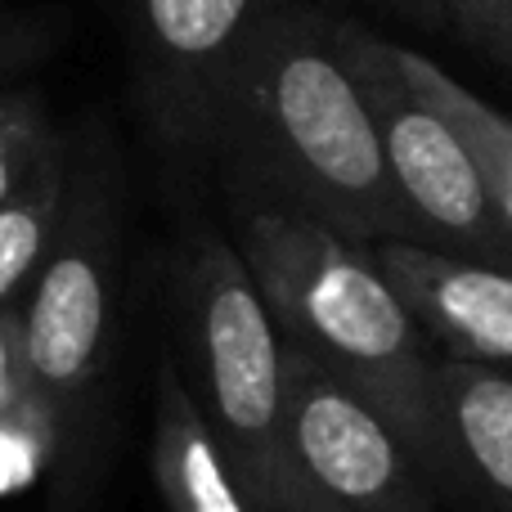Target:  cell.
I'll return each instance as SVG.
<instances>
[{
    "instance_id": "obj_4",
    "label": "cell",
    "mask_w": 512,
    "mask_h": 512,
    "mask_svg": "<svg viewBox=\"0 0 512 512\" xmlns=\"http://www.w3.org/2000/svg\"><path fill=\"white\" fill-rule=\"evenodd\" d=\"M337 41L364 90L382 140V158L418 221L423 248L512 270V225L490 203L459 135L418 99L396 63V41L355 18H337Z\"/></svg>"
},
{
    "instance_id": "obj_8",
    "label": "cell",
    "mask_w": 512,
    "mask_h": 512,
    "mask_svg": "<svg viewBox=\"0 0 512 512\" xmlns=\"http://www.w3.org/2000/svg\"><path fill=\"white\" fill-rule=\"evenodd\" d=\"M373 256L441 355L512 373V270L409 239L373 243Z\"/></svg>"
},
{
    "instance_id": "obj_10",
    "label": "cell",
    "mask_w": 512,
    "mask_h": 512,
    "mask_svg": "<svg viewBox=\"0 0 512 512\" xmlns=\"http://www.w3.org/2000/svg\"><path fill=\"white\" fill-rule=\"evenodd\" d=\"M153 477L167 512H256L207 423L171 364L153 387Z\"/></svg>"
},
{
    "instance_id": "obj_13",
    "label": "cell",
    "mask_w": 512,
    "mask_h": 512,
    "mask_svg": "<svg viewBox=\"0 0 512 512\" xmlns=\"http://www.w3.org/2000/svg\"><path fill=\"white\" fill-rule=\"evenodd\" d=\"M63 198H68V171H63V153L54 144L36 162L27 185L0 207V310L18 306L23 288L41 274L54 230H59Z\"/></svg>"
},
{
    "instance_id": "obj_14",
    "label": "cell",
    "mask_w": 512,
    "mask_h": 512,
    "mask_svg": "<svg viewBox=\"0 0 512 512\" xmlns=\"http://www.w3.org/2000/svg\"><path fill=\"white\" fill-rule=\"evenodd\" d=\"M54 144L41 95L32 86H0V207L27 185Z\"/></svg>"
},
{
    "instance_id": "obj_3",
    "label": "cell",
    "mask_w": 512,
    "mask_h": 512,
    "mask_svg": "<svg viewBox=\"0 0 512 512\" xmlns=\"http://www.w3.org/2000/svg\"><path fill=\"white\" fill-rule=\"evenodd\" d=\"M185 310L203 414L256 512H283V333L230 239L203 230L185 256Z\"/></svg>"
},
{
    "instance_id": "obj_6",
    "label": "cell",
    "mask_w": 512,
    "mask_h": 512,
    "mask_svg": "<svg viewBox=\"0 0 512 512\" xmlns=\"http://www.w3.org/2000/svg\"><path fill=\"white\" fill-rule=\"evenodd\" d=\"M117 221L104 180L68 185L50 256L23 301V351L59 423L81 409L99 382L113 337Z\"/></svg>"
},
{
    "instance_id": "obj_7",
    "label": "cell",
    "mask_w": 512,
    "mask_h": 512,
    "mask_svg": "<svg viewBox=\"0 0 512 512\" xmlns=\"http://www.w3.org/2000/svg\"><path fill=\"white\" fill-rule=\"evenodd\" d=\"M292 0H122L135 90L153 131L203 149L239 59Z\"/></svg>"
},
{
    "instance_id": "obj_17",
    "label": "cell",
    "mask_w": 512,
    "mask_h": 512,
    "mask_svg": "<svg viewBox=\"0 0 512 512\" xmlns=\"http://www.w3.org/2000/svg\"><path fill=\"white\" fill-rule=\"evenodd\" d=\"M391 5H396L400 14H409L414 23H423V27H441V32H445L441 0H391Z\"/></svg>"
},
{
    "instance_id": "obj_1",
    "label": "cell",
    "mask_w": 512,
    "mask_h": 512,
    "mask_svg": "<svg viewBox=\"0 0 512 512\" xmlns=\"http://www.w3.org/2000/svg\"><path fill=\"white\" fill-rule=\"evenodd\" d=\"M203 149L221 153L243 203L310 216L355 243H423L328 9L292 0L261 27Z\"/></svg>"
},
{
    "instance_id": "obj_9",
    "label": "cell",
    "mask_w": 512,
    "mask_h": 512,
    "mask_svg": "<svg viewBox=\"0 0 512 512\" xmlns=\"http://www.w3.org/2000/svg\"><path fill=\"white\" fill-rule=\"evenodd\" d=\"M436 486L512 512V373L441 355L432 373Z\"/></svg>"
},
{
    "instance_id": "obj_15",
    "label": "cell",
    "mask_w": 512,
    "mask_h": 512,
    "mask_svg": "<svg viewBox=\"0 0 512 512\" xmlns=\"http://www.w3.org/2000/svg\"><path fill=\"white\" fill-rule=\"evenodd\" d=\"M445 27L512 72V0H441Z\"/></svg>"
},
{
    "instance_id": "obj_12",
    "label": "cell",
    "mask_w": 512,
    "mask_h": 512,
    "mask_svg": "<svg viewBox=\"0 0 512 512\" xmlns=\"http://www.w3.org/2000/svg\"><path fill=\"white\" fill-rule=\"evenodd\" d=\"M63 423L23 351V306L0 310V499L27 490L59 450Z\"/></svg>"
},
{
    "instance_id": "obj_2",
    "label": "cell",
    "mask_w": 512,
    "mask_h": 512,
    "mask_svg": "<svg viewBox=\"0 0 512 512\" xmlns=\"http://www.w3.org/2000/svg\"><path fill=\"white\" fill-rule=\"evenodd\" d=\"M283 342L369 400L436 486L432 337L382 274L373 243L310 216L239 203V243Z\"/></svg>"
},
{
    "instance_id": "obj_11",
    "label": "cell",
    "mask_w": 512,
    "mask_h": 512,
    "mask_svg": "<svg viewBox=\"0 0 512 512\" xmlns=\"http://www.w3.org/2000/svg\"><path fill=\"white\" fill-rule=\"evenodd\" d=\"M396 63L409 86L418 90V99L459 135V144L468 149L481 185H486L490 203H495L499 216L512 225V117L499 113L495 104H486L481 95H472L441 63H432L427 54L409 50V45H400V41H396Z\"/></svg>"
},
{
    "instance_id": "obj_16",
    "label": "cell",
    "mask_w": 512,
    "mask_h": 512,
    "mask_svg": "<svg viewBox=\"0 0 512 512\" xmlns=\"http://www.w3.org/2000/svg\"><path fill=\"white\" fill-rule=\"evenodd\" d=\"M45 45H50V36L36 27V18L0 9V77L27 68L32 59H41Z\"/></svg>"
},
{
    "instance_id": "obj_5",
    "label": "cell",
    "mask_w": 512,
    "mask_h": 512,
    "mask_svg": "<svg viewBox=\"0 0 512 512\" xmlns=\"http://www.w3.org/2000/svg\"><path fill=\"white\" fill-rule=\"evenodd\" d=\"M283 512H441L396 427L283 342Z\"/></svg>"
}]
</instances>
